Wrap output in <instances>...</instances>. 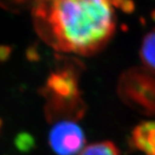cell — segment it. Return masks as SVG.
I'll return each mask as SVG.
<instances>
[{"instance_id":"1","label":"cell","mask_w":155,"mask_h":155,"mask_svg":"<svg viewBox=\"0 0 155 155\" xmlns=\"http://www.w3.org/2000/svg\"><path fill=\"white\" fill-rule=\"evenodd\" d=\"M111 0H35L38 36L55 51L81 56L101 51L116 32Z\"/></svg>"},{"instance_id":"2","label":"cell","mask_w":155,"mask_h":155,"mask_svg":"<svg viewBox=\"0 0 155 155\" xmlns=\"http://www.w3.org/2000/svg\"><path fill=\"white\" fill-rule=\"evenodd\" d=\"M80 68L75 61L65 62L52 71L43 89L47 99L46 111L51 120L80 119L84 106L79 89Z\"/></svg>"},{"instance_id":"3","label":"cell","mask_w":155,"mask_h":155,"mask_svg":"<svg viewBox=\"0 0 155 155\" xmlns=\"http://www.w3.org/2000/svg\"><path fill=\"white\" fill-rule=\"evenodd\" d=\"M118 93L126 105L147 116H155V71L135 66L121 74Z\"/></svg>"},{"instance_id":"4","label":"cell","mask_w":155,"mask_h":155,"mask_svg":"<svg viewBox=\"0 0 155 155\" xmlns=\"http://www.w3.org/2000/svg\"><path fill=\"white\" fill-rule=\"evenodd\" d=\"M50 145L57 155L80 153L85 144L82 129L74 121L64 120L55 124L49 137Z\"/></svg>"},{"instance_id":"5","label":"cell","mask_w":155,"mask_h":155,"mask_svg":"<svg viewBox=\"0 0 155 155\" xmlns=\"http://www.w3.org/2000/svg\"><path fill=\"white\" fill-rule=\"evenodd\" d=\"M134 146L145 155H155V121H145L132 133Z\"/></svg>"},{"instance_id":"6","label":"cell","mask_w":155,"mask_h":155,"mask_svg":"<svg viewBox=\"0 0 155 155\" xmlns=\"http://www.w3.org/2000/svg\"><path fill=\"white\" fill-rule=\"evenodd\" d=\"M140 58L146 68L155 71V28L150 31L143 38Z\"/></svg>"},{"instance_id":"7","label":"cell","mask_w":155,"mask_h":155,"mask_svg":"<svg viewBox=\"0 0 155 155\" xmlns=\"http://www.w3.org/2000/svg\"><path fill=\"white\" fill-rule=\"evenodd\" d=\"M79 155H120V151L114 143L103 141L87 146Z\"/></svg>"},{"instance_id":"8","label":"cell","mask_w":155,"mask_h":155,"mask_svg":"<svg viewBox=\"0 0 155 155\" xmlns=\"http://www.w3.org/2000/svg\"><path fill=\"white\" fill-rule=\"evenodd\" d=\"M16 145L21 150H29L34 146V140L28 134H21L16 139Z\"/></svg>"},{"instance_id":"9","label":"cell","mask_w":155,"mask_h":155,"mask_svg":"<svg viewBox=\"0 0 155 155\" xmlns=\"http://www.w3.org/2000/svg\"><path fill=\"white\" fill-rule=\"evenodd\" d=\"M113 6L117 8H120L123 12L130 13L134 12L135 4L132 0H111Z\"/></svg>"}]
</instances>
